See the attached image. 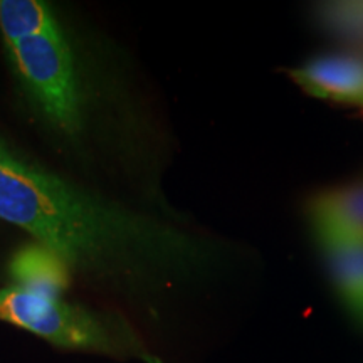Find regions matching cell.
I'll return each instance as SVG.
<instances>
[{
    "label": "cell",
    "instance_id": "cell-1",
    "mask_svg": "<svg viewBox=\"0 0 363 363\" xmlns=\"http://www.w3.org/2000/svg\"><path fill=\"white\" fill-rule=\"evenodd\" d=\"M0 219L33 234L69 269L136 276L211 262V251L197 238L104 202L2 147Z\"/></svg>",
    "mask_w": 363,
    "mask_h": 363
},
{
    "label": "cell",
    "instance_id": "cell-2",
    "mask_svg": "<svg viewBox=\"0 0 363 363\" xmlns=\"http://www.w3.org/2000/svg\"><path fill=\"white\" fill-rule=\"evenodd\" d=\"M9 51L26 88L44 115L62 131L81 123L78 76L69 44L61 29L17 40Z\"/></svg>",
    "mask_w": 363,
    "mask_h": 363
},
{
    "label": "cell",
    "instance_id": "cell-3",
    "mask_svg": "<svg viewBox=\"0 0 363 363\" xmlns=\"http://www.w3.org/2000/svg\"><path fill=\"white\" fill-rule=\"evenodd\" d=\"M0 320L33 331L59 347L104 352L116 348L111 331L93 313L16 286L0 289Z\"/></svg>",
    "mask_w": 363,
    "mask_h": 363
},
{
    "label": "cell",
    "instance_id": "cell-4",
    "mask_svg": "<svg viewBox=\"0 0 363 363\" xmlns=\"http://www.w3.org/2000/svg\"><path fill=\"white\" fill-rule=\"evenodd\" d=\"M310 96L363 106V56L323 54L289 72Z\"/></svg>",
    "mask_w": 363,
    "mask_h": 363
},
{
    "label": "cell",
    "instance_id": "cell-5",
    "mask_svg": "<svg viewBox=\"0 0 363 363\" xmlns=\"http://www.w3.org/2000/svg\"><path fill=\"white\" fill-rule=\"evenodd\" d=\"M313 227L340 301L363 328V240L330 227Z\"/></svg>",
    "mask_w": 363,
    "mask_h": 363
},
{
    "label": "cell",
    "instance_id": "cell-6",
    "mask_svg": "<svg viewBox=\"0 0 363 363\" xmlns=\"http://www.w3.org/2000/svg\"><path fill=\"white\" fill-rule=\"evenodd\" d=\"M9 272L16 288L51 299H59L71 283V269L66 262L40 242L29 244L13 254Z\"/></svg>",
    "mask_w": 363,
    "mask_h": 363
},
{
    "label": "cell",
    "instance_id": "cell-7",
    "mask_svg": "<svg viewBox=\"0 0 363 363\" xmlns=\"http://www.w3.org/2000/svg\"><path fill=\"white\" fill-rule=\"evenodd\" d=\"M313 225L363 240V180L323 190L310 203Z\"/></svg>",
    "mask_w": 363,
    "mask_h": 363
},
{
    "label": "cell",
    "instance_id": "cell-8",
    "mask_svg": "<svg viewBox=\"0 0 363 363\" xmlns=\"http://www.w3.org/2000/svg\"><path fill=\"white\" fill-rule=\"evenodd\" d=\"M57 29V21L48 2L0 0V30L7 45Z\"/></svg>",
    "mask_w": 363,
    "mask_h": 363
},
{
    "label": "cell",
    "instance_id": "cell-9",
    "mask_svg": "<svg viewBox=\"0 0 363 363\" xmlns=\"http://www.w3.org/2000/svg\"><path fill=\"white\" fill-rule=\"evenodd\" d=\"M316 17L326 33L345 43L363 45V2H328L318 7Z\"/></svg>",
    "mask_w": 363,
    "mask_h": 363
}]
</instances>
